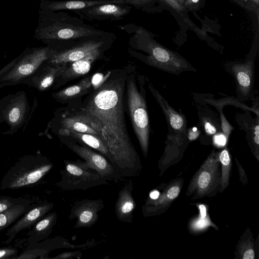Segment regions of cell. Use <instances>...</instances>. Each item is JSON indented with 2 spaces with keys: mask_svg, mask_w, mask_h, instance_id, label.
<instances>
[{
  "mask_svg": "<svg viewBox=\"0 0 259 259\" xmlns=\"http://www.w3.org/2000/svg\"><path fill=\"white\" fill-rule=\"evenodd\" d=\"M18 58H16V59L13 60L12 62H11L8 64L6 65L5 66H4L3 68H2L0 70V75L4 73L5 72L7 71L9 69H10L12 66L14 65V64L15 63L16 61L17 60ZM2 86L0 84V89L2 88Z\"/></svg>",
  "mask_w": 259,
  "mask_h": 259,
  "instance_id": "d590c367",
  "label": "cell"
},
{
  "mask_svg": "<svg viewBox=\"0 0 259 259\" xmlns=\"http://www.w3.org/2000/svg\"><path fill=\"white\" fill-rule=\"evenodd\" d=\"M92 77L88 76L77 83L52 94L57 100H70L84 95L92 87Z\"/></svg>",
  "mask_w": 259,
  "mask_h": 259,
  "instance_id": "7402d4cb",
  "label": "cell"
},
{
  "mask_svg": "<svg viewBox=\"0 0 259 259\" xmlns=\"http://www.w3.org/2000/svg\"><path fill=\"white\" fill-rule=\"evenodd\" d=\"M30 203L16 205L0 213V232L14 224L32 206Z\"/></svg>",
  "mask_w": 259,
  "mask_h": 259,
  "instance_id": "cb8c5ba5",
  "label": "cell"
},
{
  "mask_svg": "<svg viewBox=\"0 0 259 259\" xmlns=\"http://www.w3.org/2000/svg\"><path fill=\"white\" fill-rule=\"evenodd\" d=\"M252 132L253 142L258 146L259 144V126L258 123L254 125Z\"/></svg>",
  "mask_w": 259,
  "mask_h": 259,
  "instance_id": "d6a6232c",
  "label": "cell"
},
{
  "mask_svg": "<svg viewBox=\"0 0 259 259\" xmlns=\"http://www.w3.org/2000/svg\"><path fill=\"white\" fill-rule=\"evenodd\" d=\"M115 35L91 38L58 51H50L49 63L53 65L66 64L80 60L93 51L107 46Z\"/></svg>",
  "mask_w": 259,
  "mask_h": 259,
  "instance_id": "9c48e42d",
  "label": "cell"
},
{
  "mask_svg": "<svg viewBox=\"0 0 259 259\" xmlns=\"http://www.w3.org/2000/svg\"><path fill=\"white\" fill-rule=\"evenodd\" d=\"M152 0H66L55 2L50 5L53 10H75L98 5L115 4L127 5L136 8H142Z\"/></svg>",
  "mask_w": 259,
  "mask_h": 259,
  "instance_id": "9a60e30c",
  "label": "cell"
},
{
  "mask_svg": "<svg viewBox=\"0 0 259 259\" xmlns=\"http://www.w3.org/2000/svg\"><path fill=\"white\" fill-rule=\"evenodd\" d=\"M80 252L78 251H75V252H66L62 253L61 254H59L58 255L53 257V258H69V257H76V256H79V253Z\"/></svg>",
  "mask_w": 259,
  "mask_h": 259,
  "instance_id": "1f68e13d",
  "label": "cell"
},
{
  "mask_svg": "<svg viewBox=\"0 0 259 259\" xmlns=\"http://www.w3.org/2000/svg\"><path fill=\"white\" fill-rule=\"evenodd\" d=\"M176 1H177L181 4H182L185 2V0H176Z\"/></svg>",
  "mask_w": 259,
  "mask_h": 259,
  "instance_id": "ab89813d",
  "label": "cell"
},
{
  "mask_svg": "<svg viewBox=\"0 0 259 259\" xmlns=\"http://www.w3.org/2000/svg\"><path fill=\"white\" fill-rule=\"evenodd\" d=\"M208 221L206 220V218L201 219L199 221H197L195 222V225L194 226L195 228L197 229H201L203 227H205L207 224H208Z\"/></svg>",
  "mask_w": 259,
  "mask_h": 259,
  "instance_id": "e575fe53",
  "label": "cell"
},
{
  "mask_svg": "<svg viewBox=\"0 0 259 259\" xmlns=\"http://www.w3.org/2000/svg\"><path fill=\"white\" fill-rule=\"evenodd\" d=\"M18 250L12 246L0 247V259H16Z\"/></svg>",
  "mask_w": 259,
  "mask_h": 259,
  "instance_id": "f1b7e54d",
  "label": "cell"
},
{
  "mask_svg": "<svg viewBox=\"0 0 259 259\" xmlns=\"http://www.w3.org/2000/svg\"><path fill=\"white\" fill-rule=\"evenodd\" d=\"M127 103L131 122L145 157L147 155L149 123L146 101L144 96L138 89L133 74L126 78Z\"/></svg>",
  "mask_w": 259,
  "mask_h": 259,
  "instance_id": "5b68a950",
  "label": "cell"
},
{
  "mask_svg": "<svg viewBox=\"0 0 259 259\" xmlns=\"http://www.w3.org/2000/svg\"><path fill=\"white\" fill-rule=\"evenodd\" d=\"M227 142V137L223 134H217L213 137V143L218 147L225 146Z\"/></svg>",
  "mask_w": 259,
  "mask_h": 259,
  "instance_id": "4dcf8cb0",
  "label": "cell"
},
{
  "mask_svg": "<svg viewBox=\"0 0 259 259\" xmlns=\"http://www.w3.org/2000/svg\"><path fill=\"white\" fill-rule=\"evenodd\" d=\"M251 67L247 64H236L232 68L237 80L239 89L244 95L247 94L251 89Z\"/></svg>",
  "mask_w": 259,
  "mask_h": 259,
  "instance_id": "d4e9b609",
  "label": "cell"
},
{
  "mask_svg": "<svg viewBox=\"0 0 259 259\" xmlns=\"http://www.w3.org/2000/svg\"><path fill=\"white\" fill-rule=\"evenodd\" d=\"M104 207L101 199H82L77 202L72 207L69 218L76 219L75 228H90L99 218L98 212Z\"/></svg>",
  "mask_w": 259,
  "mask_h": 259,
  "instance_id": "7c38bea8",
  "label": "cell"
},
{
  "mask_svg": "<svg viewBox=\"0 0 259 259\" xmlns=\"http://www.w3.org/2000/svg\"><path fill=\"white\" fill-rule=\"evenodd\" d=\"M122 28L132 33L129 40L130 51H143L147 54L140 59L146 63L170 72L179 71L187 67L186 62L182 58L154 41L148 39L142 28L130 24Z\"/></svg>",
  "mask_w": 259,
  "mask_h": 259,
  "instance_id": "7a4b0ae2",
  "label": "cell"
},
{
  "mask_svg": "<svg viewBox=\"0 0 259 259\" xmlns=\"http://www.w3.org/2000/svg\"><path fill=\"white\" fill-rule=\"evenodd\" d=\"M149 88L161 106L171 127L177 132L181 133H184L186 124L183 117L168 105L167 102L151 84H149Z\"/></svg>",
  "mask_w": 259,
  "mask_h": 259,
  "instance_id": "44dd1931",
  "label": "cell"
},
{
  "mask_svg": "<svg viewBox=\"0 0 259 259\" xmlns=\"http://www.w3.org/2000/svg\"><path fill=\"white\" fill-rule=\"evenodd\" d=\"M163 4L172 8L177 12L181 13L185 10L184 7L176 0H158Z\"/></svg>",
  "mask_w": 259,
  "mask_h": 259,
  "instance_id": "f546056e",
  "label": "cell"
},
{
  "mask_svg": "<svg viewBox=\"0 0 259 259\" xmlns=\"http://www.w3.org/2000/svg\"><path fill=\"white\" fill-rule=\"evenodd\" d=\"M57 215L56 211L52 212L36 222L27 235L29 244L39 242L47 239L51 234L56 224Z\"/></svg>",
  "mask_w": 259,
  "mask_h": 259,
  "instance_id": "ac0fdd59",
  "label": "cell"
},
{
  "mask_svg": "<svg viewBox=\"0 0 259 259\" xmlns=\"http://www.w3.org/2000/svg\"><path fill=\"white\" fill-rule=\"evenodd\" d=\"M49 53V49H44L18 58L13 66L0 75V84L3 87L19 84L48 60Z\"/></svg>",
  "mask_w": 259,
  "mask_h": 259,
  "instance_id": "52a82bcc",
  "label": "cell"
},
{
  "mask_svg": "<svg viewBox=\"0 0 259 259\" xmlns=\"http://www.w3.org/2000/svg\"><path fill=\"white\" fill-rule=\"evenodd\" d=\"M237 1H241V0H237Z\"/></svg>",
  "mask_w": 259,
  "mask_h": 259,
  "instance_id": "b9f144b4",
  "label": "cell"
},
{
  "mask_svg": "<svg viewBox=\"0 0 259 259\" xmlns=\"http://www.w3.org/2000/svg\"><path fill=\"white\" fill-rule=\"evenodd\" d=\"M126 80L124 76L106 79L77 113L99 133L111 155L112 164L120 176L131 177L136 175L141 166L125 124Z\"/></svg>",
  "mask_w": 259,
  "mask_h": 259,
  "instance_id": "6da1fadb",
  "label": "cell"
},
{
  "mask_svg": "<svg viewBox=\"0 0 259 259\" xmlns=\"http://www.w3.org/2000/svg\"><path fill=\"white\" fill-rule=\"evenodd\" d=\"M61 124L62 128L92 134L100 138L99 133L91 126L90 123L82 116L78 113L75 115L63 118L61 120Z\"/></svg>",
  "mask_w": 259,
  "mask_h": 259,
  "instance_id": "603a6c76",
  "label": "cell"
},
{
  "mask_svg": "<svg viewBox=\"0 0 259 259\" xmlns=\"http://www.w3.org/2000/svg\"><path fill=\"white\" fill-rule=\"evenodd\" d=\"M37 104L32 102L24 91L9 94L0 99V123H4L8 130L4 135H13L26 127Z\"/></svg>",
  "mask_w": 259,
  "mask_h": 259,
  "instance_id": "277c9868",
  "label": "cell"
},
{
  "mask_svg": "<svg viewBox=\"0 0 259 259\" xmlns=\"http://www.w3.org/2000/svg\"><path fill=\"white\" fill-rule=\"evenodd\" d=\"M191 1L193 3H197L198 2L199 0H191Z\"/></svg>",
  "mask_w": 259,
  "mask_h": 259,
  "instance_id": "60d3db41",
  "label": "cell"
},
{
  "mask_svg": "<svg viewBox=\"0 0 259 259\" xmlns=\"http://www.w3.org/2000/svg\"><path fill=\"white\" fill-rule=\"evenodd\" d=\"M64 64H42L35 72L21 81L20 83L28 85L41 92L45 91L55 82Z\"/></svg>",
  "mask_w": 259,
  "mask_h": 259,
  "instance_id": "2e32d148",
  "label": "cell"
},
{
  "mask_svg": "<svg viewBox=\"0 0 259 259\" xmlns=\"http://www.w3.org/2000/svg\"><path fill=\"white\" fill-rule=\"evenodd\" d=\"M53 207L54 204L52 202L45 203L32 207L21 216L11 227L8 229L6 233L7 239L3 243H10L18 233L23 230L30 229L45 217Z\"/></svg>",
  "mask_w": 259,
  "mask_h": 259,
  "instance_id": "5bb4252c",
  "label": "cell"
},
{
  "mask_svg": "<svg viewBox=\"0 0 259 259\" xmlns=\"http://www.w3.org/2000/svg\"><path fill=\"white\" fill-rule=\"evenodd\" d=\"M105 47L97 49L80 60L64 64L55 80V88L88 73L93 63L99 58Z\"/></svg>",
  "mask_w": 259,
  "mask_h": 259,
  "instance_id": "4fadbf2b",
  "label": "cell"
},
{
  "mask_svg": "<svg viewBox=\"0 0 259 259\" xmlns=\"http://www.w3.org/2000/svg\"><path fill=\"white\" fill-rule=\"evenodd\" d=\"M204 127L205 132L210 135L214 134L216 133L215 127L209 122L205 121L204 122Z\"/></svg>",
  "mask_w": 259,
  "mask_h": 259,
  "instance_id": "836d02e7",
  "label": "cell"
},
{
  "mask_svg": "<svg viewBox=\"0 0 259 259\" xmlns=\"http://www.w3.org/2000/svg\"><path fill=\"white\" fill-rule=\"evenodd\" d=\"M59 134L62 136L70 137L92 148L107 158L112 163V158L108 149L98 137L89 134L82 133L61 128Z\"/></svg>",
  "mask_w": 259,
  "mask_h": 259,
  "instance_id": "d6986e66",
  "label": "cell"
},
{
  "mask_svg": "<svg viewBox=\"0 0 259 259\" xmlns=\"http://www.w3.org/2000/svg\"><path fill=\"white\" fill-rule=\"evenodd\" d=\"M219 158L222 167L221 189L222 192L229 185L231 161L229 153L227 149L223 150L219 154Z\"/></svg>",
  "mask_w": 259,
  "mask_h": 259,
  "instance_id": "484cf974",
  "label": "cell"
},
{
  "mask_svg": "<svg viewBox=\"0 0 259 259\" xmlns=\"http://www.w3.org/2000/svg\"><path fill=\"white\" fill-rule=\"evenodd\" d=\"M200 209V215L201 219L205 218L206 216V209L205 205L201 204L199 206Z\"/></svg>",
  "mask_w": 259,
  "mask_h": 259,
  "instance_id": "8d00e7d4",
  "label": "cell"
},
{
  "mask_svg": "<svg viewBox=\"0 0 259 259\" xmlns=\"http://www.w3.org/2000/svg\"><path fill=\"white\" fill-rule=\"evenodd\" d=\"M160 195L159 192L157 190H153L149 194L150 199L155 200L157 199Z\"/></svg>",
  "mask_w": 259,
  "mask_h": 259,
  "instance_id": "74e56055",
  "label": "cell"
},
{
  "mask_svg": "<svg viewBox=\"0 0 259 259\" xmlns=\"http://www.w3.org/2000/svg\"><path fill=\"white\" fill-rule=\"evenodd\" d=\"M132 8L127 5L108 4L73 11L81 19L117 21L128 14Z\"/></svg>",
  "mask_w": 259,
  "mask_h": 259,
  "instance_id": "8fae6325",
  "label": "cell"
},
{
  "mask_svg": "<svg viewBox=\"0 0 259 259\" xmlns=\"http://www.w3.org/2000/svg\"><path fill=\"white\" fill-rule=\"evenodd\" d=\"M180 192V187L174 185L169 187L163 193L159 195L155 200L148 199L143 206V210L145 215L153 214L169 205L172 200L177 198Z\"/></svg>",
  "mask_w": 259,
  "mask_h": 259,
  "instance_id": "ffe728a7",
  "label": "cell"
},
{
  "mask_svg": "<svg viewBox=\"0 0 259 259\" xmlns=\"http://www.w3.org/2000/svg\"><path fill=\"white\" fill-rule=\"evenodd\" d=\"M132 182L125 184L119 192L115 205V211L117 219L122 222H133V211L136 203L133 196Z\"/></svg>",
  "mask_w": 259,
  "mask_h": 259,
  "instance_id": "e0dca14e",
  "label": "cell"
},
{
  "mask_svg": "<svg viewBox=\"0 0 259 259\" xmlns=\"http://www.w3.org/2000/svg\"><path fill=\"white\" fill-rule=\"evenodd\" d=\"M53 167V163L40 155L22 156L4 176L0 189L15 190L32 186L40 181Z\"/></svg>",
  "mask_w": 259,
  "mask_h": 259,
  "instance_id": "3957f363",
  "label": "cell"
},
{
  "mask_svg": "<svg viewBox=\"0 0 259 259\" xmlns=\"http://www.w3.org/2000/svg\"><path fill=\"white\" fill-rule=\"evenodd\" d=\"M28 203L30 202L26 199L0 196V213L15 205Z\"/></svg>",
  "mask_w": 259,
  "mask_h": 259,
  "instance_id": "4316f807",
  "label": "cell"
},
{
  "mask_svg": "<svg viewBox=\"0 0 259 259\" xmlns=\"http://www.w3.org/2000/svg\"><path fill=\"white\" fill-rule=\"evenodd\" d=\"M252 2H253L254 4L257 6L259 5V0H250Z\"/></svg>",
  "mask_w": 259,
  "mask_h": 259,
  "instance_id": "f35d334b",
  "label": "cell"
},
{
  "mask_svg": "<svg viewBox=\"0 0 259 259\" xmlns=\"http://www.w3.org/2000/svg\"><path fill=\"white\" fill-rule=\"evenodd\" d=\"M240 254L243 259H253L254 258L253 243L250 240L241 243L240 246Z\"/></svg>",
  "mask_w": 259,
  "mask_h": 259,
  "instance_id": "83f0119b",
  "label": "cell"
},
{
  "mask_svg": "<svg viewBox=\"0 0 259 259\" xmlns=\"http://www.w3.org/2000/svg\"><path fill=\"white\" fill-rule=\"evenodd\" d=\"M67 147L84 159L89 167L107 181L117 180L121 176L104 156L84 146L72 142L66 143Z\"/></svg>",
  "mask_w": 259,
  "mask_h": 259,
  "instance_id": "30bf717a",
  "label": "cell"
},
{
  "mask_svg": "<svg viewBox=\"0 0 259 259\" xmlns=\"http://www.w3.org/2000/svg\"><path fill=\"white\" fill-rule=\"evenodd\" d=\"M220 161L219 154L212 153L204 162L193 179L189 191L198 197L211 194L221 182L220 176Z\"/></svg>",
  "mask_w": 259,
  "mask_h": 259,
  "instance_id": "ba28073f",
  "label": "cell"
},
{
  "mask_svg": "<svg viewBox=\"0 0 259 259\" xmlns=\"http://www.w3.org/2000/svg\"><path fill=\"white\" fill-rule=\"evenodd\" d=\"M65 167L61 172V178L56 185L63 190H83L106 185L108 181L96 171L79 159L64 160Z\"/></svg>",
  "mask_w": 259,
  "mask_h": 259,
  "instance_id": "8992f818",
  "label": "cell"
}]
</instances>
